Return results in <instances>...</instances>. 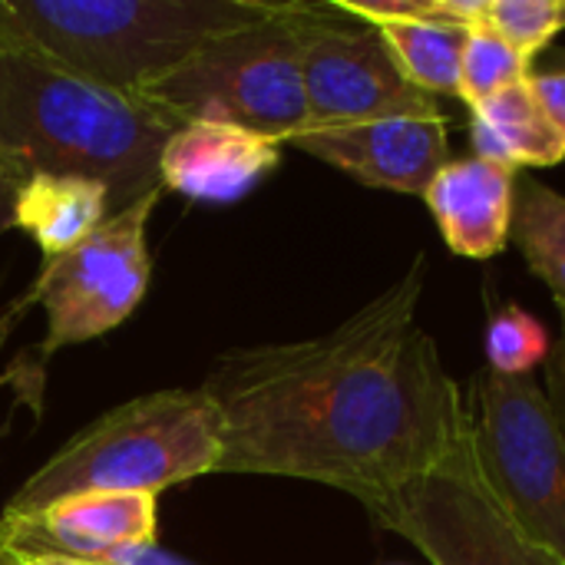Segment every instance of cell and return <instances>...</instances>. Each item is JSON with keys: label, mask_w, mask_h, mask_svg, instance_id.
I'll use <instances>...</instances> for the list:
<instances>
[{"label": "cell", "mask_w": 565, "mask_h": 565, "mask_svg": "<svg viewBox=\"0 0 565 565\" xmlns=\"http://www.w3.org/2000/svg\"><path fill=\"white\" fill-rule=\"evenodd\" d=\"M288 26L308 96V132L440 109L401 73L381 26L344 7L291 0Z\"/></svg>", "instance_id": "obj_8"}, {"label": "cell", "mask_w": 565, "mask_h": 565, "mask_svg": "<svg viewBox=\"0 0 565 565\" xmlns=\"http://www.w3.org/2000/svg\"><path fill=\"white\" fill-rule=\"evenodd\" d=\"M222 417L202 387L132 397L70 437L10 497L3 520H23L83 493H156L215 473Z\"/></svg>", "instance_id": "obj_4"}, {"label": "cell", "mask_w": 565, "mask_h": 565, "mask_svg": "<svg viewBox=\"0 0 565 565\" xmlns=\"http://www.w3.org/2000/svg\"><path fill=\"white\" fill-rule=\"evenodd\" d=\"M483 348L487 371L500 377H533V371L546 364L553 351L543 321L523 305H503L490 315Z\"/></svg>", "instance_id": "obj_19"}, {"label": "cell", "mask_w": 565, "mask_h": 565, "mask_svg": "<svg viewBox=\"0 0 565 565\" xmlns=\"http://www.w3.org/2000/svg\"><path fill=\"white\" fill-rule=\"evenodd\" d=\"M559 63H563V66H565V56H563V60H559Z\"/></svg>", "instance_id": "obj_27"}, {"label": "cell", "mask_w": 565, "mask_h": 565, "mask_svg": "<svg viewBox=\"0 0 565 565\" xmlns=\"http://www.w3.org/2000/svg\"><path fill=\"white\" fill-rule=\"evenodd\" d=\"M371 516L417 546L430 565H565L507 513L467 437Z\"/></svg>", "instance_id": "obj_7"}, {"label": "cell", "mask_w": 565, "mask_h": 565, "mask_svg": "<svg viewBox=\"0 0 565 565\" xmlns=\"http://www.w3.org/2000/svg\"><path fill=\"white\" fill-rule=\"evenodd\" d=\"M113 215L109 189L83 175H30L17 192V228L56 258Z\"/></svg>", "instance_id": "obj_16"}, {"label": "cell", "mask_w": 565, "mask_h": 565, "mask_svg": "<svg viewBox=\"0 0 565 565\" xmlns=\"http://www.w3.org/2000/svg\"><path fill=\"white\" fill-rule=\"evenodd\" d=\"M20 185L23 182L0 166V235L17 228V192H20Z\"/></svg>", "instance_id": "obj_24"}, {"label": "cell", "mask_w": 565, "mask_h": 565, "mask_svg": "<svg viewBox=\"0 0 565 565\" xmlns=\"http://www.w3.org/2000/svg\"><path fill=\"white\" fill-rule=\"evenodd\" d=\"M427 258L338 328L218 354L202 381L222 417L215 473L291 477L377 510L467 437V394L420 324Z\"/></svg>", "instance_id": "obj_1"}, {"label": "cell", "mask_w": 565, "mask_h": 565, "mask_svg": "<svg viewBox=\"0 0 565 565\" xmlns=\"http://www.w3.org/2000/svg\"><path fill=\"white\" fill-rule=\"evenodd\" d=\"M477 13L480 0H437L434 13L427 17L391 20L374 26H381L401 73L420 93L437 99L460 93V63Z\"/></svg>", "instance_id": "obj_14"}, {"label": "cell", "mask_w": 565, "mask_h": 565, "mask_svg": "<svg viewBox=\"0 0 565 565\" xmlns=\"http://www.w3.org/2000/svg\"><path fill=\"white\" fill-rule=\"evenodd\" d=\"M288 7L291 0L278 3L258 23L209 40L136 96L175 126L222 122L275 142L298 139L308 132L311 116Z\"/></svg>", "instance_id": "obj_5"}, {"label": "cell", "mask_w": 565, "mask_h": 565, "mask_svg": "<svg viewBox=\"0 0 565 565\" xmlns=\"http://www.w3.org/2000/svg\"><path fill=\"white\" fill-rule=\"evenodd\" d=\"M275 0H0V50H26L139 93L209 40L265 20Z\"/></svg>", "instance_id": "obj_3"}, {"label": "cell", "mask_w": 565, "mask_h": 565, "mask_svg": "<svg viewBox=\"0 0 565 565\" xmlns=\"http://www.w3.org/2000/svg\"><path fill=\"white\" fill-rule=\"evenodd\" d=\"M530 83H533V93L540 96L543 109L550 113L553 126L559 129V136L565 139V66H553V70H543V73H530Z\"/></svg>", "instance_id": "obj_21"}, {"label": "cell", "mask_w": 565, "mask_h": 565, "mask_svg": "<svg viewBox=\"0 0 565 565\" xmlns=\"http://www.w3.org/2000/svg\"><path fill=\"white\" fill-rule=\"evenodd\" d=\"M281 159V142L222 126V122H182L162 146L159 182L205 202H232L265 179Z\"/></svg>", "instance_id": "obj_12"}, {"label": "cell", "mask_w": 565, "mask_h": 565, "mask_svg": "<svg viewBox=\"0 0 565 565\" xmlns=\"http://www.w3.org/2000/svg\"><path fill=\"white\" fill-rule=\"evenodd\" d=\"M523 79H530V60L516 46H510L500 33H493L490 26L470 23L463 63H460L457 99H463L473 109Z\"/></svg>", "instance_id": "obj_18"}, {"label": "cell", "mask_w": 565, "mask_h": 565, "mask_svg": "<svg viewBox=\"0 0 565 565\" xmlns=\"http://www.w3.org/2000/svg\"><path fill=\"white\" fill-rule=\"evenodd\" d=\"M516 248L523 252L530 271L553 291L565 315V195L536 182L516 179L513 228Z\"/></svg>", "instance_id": "obj_17"}, {"label": "cell", "mask_w": 565, "mask_h": 565, "mask_svg": "<svg viewBox=\"0 0 565 565\" xmlns=\"http://www.w3.org/2000/svg\"><path fill=\"white\" fill-rule=\"evenodd\" d=\"M0 565H23V563H20V556H17V553H10V550H0Z\"/></svg>", "instance_id": "obj_26"}, {"label": "cell", "mask_w": 565, "mask_h": 565, "mask_svg": "<svg viewBox=\"0 0 565 565\" xmlns=\"http://www.w3.org/2000/svg\"><path fill=\"white\" fill-rule=\"evenodd\" d=\"M477 23L500 33L530 63L565 30V0H480Z\"/></svg>", "instance_id": "obj_20"}, {"label": "cell", "mask_w": 565, "mask_h": 565, "mask_svg": "<svg viewBox=\"0 0 565 565\" xmlns=\"http://www.w3.org/2000/svg\"><path fill=\"white\" fill-rule=\"evenodd\" d=\"M516 169L487 159H450L424 189V202L454 255L493 258L510 245Z\"/></svg>", "instance_id": "obj_13"}, {"label": "cell", "mask_w": 565, "mask_h": 565, "mask_svg": "<svg viewBox=\"0 0 565 565\" xmlns=\"http://www.w3.org/2000/svg\"><path fill=\"white\" fill-rule=\"evenodd\" d=\"M132 546H156V493H83L23 520L0 516V550L13 553L103 565Z\"/></svg>", "instance_id": "obj_11"}, {"label": "cell", "mask_w": 565, "mask_h": 565, "mask_svg": "<svg viewBox=\"0 0 565 565\" xmlns=\"http://www.w3.org/2000/svg\"><path fill=\"white\" fill-rule=\"evenodd\" d=\"M162 189L113 212L70 252L46 258L30 301L46 315V348L93 341L122 324L149 288L146 225Z\"/></svg>", "instance_id": "obj_9"}, {"label": "cell", "mask_w": 565, "mask_h": 565, "mask_svg": "<svg viewBox=\"0 0 565 565\" xmlns=\"http://www.w3.org/2000/svg\"><path fill=\"white\" fill-rule=\"evenodd\" d=\"M103 565H189V563H182V559H175V556H169V553H162V550H156V546H132V550H122V553L109 556Z\"/></svg>", "instance_id": "obj_23"}, {"label": "cell", "mask_w": 565, "mask_h": 565, "mask_svg": "<svg viewBox=\"0 0 565 565\" xmlns=\"http://www.w3.org/2000/svg\"><path fill=\"white\" fill-rule=\"evenodd\" d=\"M470 139L477 159L500 162L510 169L520 166L546 169V166H559L565 159V139L553 126L550 113L543 109L540 96L533 93L530 79L473 106Z\"/></svg>", "instance_id": "obj_15"}, {"label": "cell", "mask_w": 565, "mask_h": 565, "mask_svg": "<svg viewBox=\"0 0 565 565\" xmlns=\"http://www.w3.org/2000/svg\"><path fill=\"white\" fill-rule=\"evenodd\" d=\"M13 553V550H10ZM23 565H96V563H79V559H66V556H46V553H17Z\"/></svg>", "instance_id": "obj_25"}, {"label": "cell", "mask_w": 565, "mask_h": 565, "mask_svg": "<svg viewBox=\"0 0 565 565\" xmlns=\"http://www.w3.org/2000/svg\"><path fill=\"white\" fill-rule=\"evenodd\" d=\"M546 364H550V391H546V397H550V404H553V411H556V417H559V424H563L565 430V315L559 341L553 344Z\"/></svg>", "instance_id": "obj_22"}, {"label": "cell", "mask_w": 565, "mask_h": 565, "mask_svg": "<svg viewBox=\"0 0 565 565\" xmlns=\"http://www.w3.org/2000/svg\"><path fill=\"white\" fill-rule=\"evenodd\" d=\"M175 129L136 93L0 50V166L20 182L40 172L96 179L119 212L162 189L159 156Z\"/></svg>", "instance_id": "obj_2"}, {"label": "cell", "mask_w": 565, "mask_h": 565, "mask_svg": "<svg viewBox=\"0 0 565 565\" xmlns=\"http://www.w3.org/2000/svg\"><path fill=\"white\" fill-rule=\"evenodd\" d=\"M480 470L530 540L565 563V430L536 377L480 371L467 391Z\"/></svg>", "instance_id": "obj_6"}, {"label": "cell", "mask_w": 565, "mask_h": 565, "mask_svg": "<svg viewBox=\"0 0 565 565\" xmlns=\"http://www.w3.org/2000/svg\"><path fill=\"white\" fill-rule=\"evenodd\" d=\"M291 146L341 169L361 185L424 195L430 179L450 162V122L440 109L391 116L358 126L311 129L291 139Z\"/></svg>", "instance_id": "obj_10"}]
</instances>
